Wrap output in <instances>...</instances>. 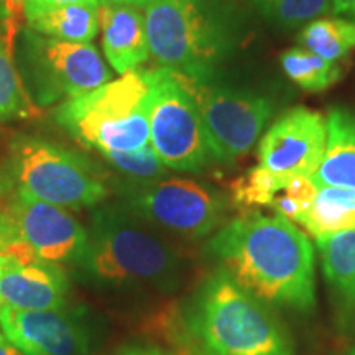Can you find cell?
Returning <instances> with one entry per match:
<instances>
[{"mask_svg": "<svg viewBox=\"0 0 355 355\" xmlns=\"http://www.w3.org/2000/svg\"><path fill=\"white\" fill-rule=\"evenodd\" d=\"M206 254L265 304L298 313L316 304L314 247L286 217L247 212L217 230Z\"/></svg>", "mask_w": 355, "mask_h": 355, "instance_id": "1", "label": "cell"}, {"mask_svg": "<svg viewBox=\"0 0 355 355\" xmlns=\"http://www.w3.org/2000/svg\"><path fill=\"white\" fill-rule=\"evenodd\" d=\"M188 355H293L290 336L263 301L216 268L181 313Z\"/></svg>", "mask_w": 355, "mask_h": 355, "instance_id": "2", "label": "cell"}, {"mask_svg": "<svg viewBox=\"0 0 355 355\" xmlns=\"http://www.w3.org/2000/svg\"><path fill=\"white\" fill-rule=\"evenodd\" d=\"M74 265L97 285H144L159 291L175 290L183 273L176 248L123 201L92 211L86 247Z\"/></svg>", "mask_w": 355, "mask_h": 355, "instance_id": "3", "label": "cell"}, {"mask_svg": "<svg viewBox=\"0 0 355 355\" xmlns=\"http://www.w3.org/2000/svg\"><path fill=\"white\" fill-rule=\"evenodd\" d=\"M150 56L191 78H212L241 46L245 21L237 0H150Z\"/></svg>", "mask_w": 355, "mask_h": 355, "instance_id": "4", "label": "cell"}, {"mask_svg": "<svg viewBox=\"0 0 355 355\" xmlns=\"http://www.w3.org/2000/svg\"><path fill=\"white\" fill-rule=\"evenodd\" d=\"M152 94V69H135L66 99L56 110V122L74 140L99 153L139 152L150 145Z\"/></svg>", "mask_w": 355, "mask_h": 355, "instance_id": "5", "label": "cell"}, {"mask_svg": "<svg viewBox=\"0 0 355 355\" xmlns=\"http://www.w3.org/2000/svg\"><path fill=\"white\" fill-rule=\"evenodd\" d=\"M8 163L17 191L64 209L94 207L109 196L104 176L87 158L42 137L13 139Z\"/></svg>", "mask_w": 355, "mask_h": 355, "instance_id": "6", "label": "cell"}, {"mask_svg": "<svg viewBox=\"0 0 355 355\" xmlns=\"http://www.w3.org/2000/svg\"><path fill=\"white\" fill-rule=\"evenodd\" d=\"M181 76L196 101L212 162L232 165L245 157L272 119L273 102L266 96L220 83L216 76Z\"/></svg>", "mask_w": 355, "mask_h": 355, "instance_id": "7", "label": "cell"}, {"mask_svg": "<svg viewBox=\"0 0 355 355\" xmlns=\"http://www.w3.org/2000/svg\"><path fill=\"white\" fill-rule=\"evenodd\" d=\"M123 202L155 229L199 241L225 224L230 201L219 189L184 178L130 183Z\"/></svg>", "mask_w": 355, "mask_h": 355, "instance_id": "8", "label": "cell"}, {"mask_svg": "<svg viewBox=\"0 0 355 355\" xmlns=\"http://www.w3.org/2000/svg\"><path fill=\"white\" fill-rule=\"evenodd\" d=\"M20 64L30 99L50 105L109 83L110 71L91 43H73L26 30L21 35Z\"/></svg>", "mask_w": 355, "mask_h": 355, "instance_id": "9", "label": "cell"}, {"mask_svg": "<svg viewBox=\"0 0 355 355\" xmlns=\"http://www.w3.org/2000/svg\"><path fill=\"white\" fill-rule=\"evenodd\" d=\"M150 145L168 170L201 171L212 162L196 101L176 71L152 69Z\"/></svg>", "mask_w": 355, "mask_h": 355, "instance_id": "10", "label": "cell"}, {"mask_svg": "<svg viewBox=\"0 0 355 355\" xmlns=\"http://www.w3.org/2000/svg\"><path fill=\"white\" fill-rule=\"evenodd\" d=\"M6 212L19 237L38 259L50 263H76L87 242V230L71 212L15 189Z\"/></svg>", "mask_w": 355, "mask_h": 355, "instance_id": "11", "label": "cell"}, {"mask_svg": "<svg viewBox=\"0 0 355 355\" xmlns=\"http://www.w3.org/2000/svg\"><path fill=\"white\" fill-rule=\"evenodd\" d=\"M327 140V122L316 110L295 107L266 130L259 166L282 176H313Z\"/></svg>", "mask_w": 355, "mask_h": 355, "instance_id": "12", "label": "cell"}, {"mask_svg": "<svg viewBox=\"0 0 355 355\" xmlns=\"http://www.w3.org/2000/svg\"><path fill=\"white\" fill-rule=\"evenodd\" d=\"M0 326L25 355H87L91 345L86 322L64 308L28 311L2 304Z\"/></svg>", "mask_w": 355, "mask_h": 355, "instance_id": "13", "label": "cell"}, {"mask_svg": "<svg viewBox=\"0 0 355 355\" xmlns=\"http://www.w3.org/2000/svg\"><path fill=\"white\" fill-rule=\"evenodd\" d=\"M69 282L63 266L38 257H0V303L19 309H61Z\"/></svg>", "mask_w": 355, "mask_h": 355, "instance_id": "14", "label": "cell"}, {"mask_svg": "<svg viewBox=\"0 0 355 355\" xmlns=\"http://www.w3.org/2000/svg\"><path fill=\"white\" fill-rule=\"evenodd\" d=\"M99 26L104 55L122 76L135 71L150 58L145 17L137 7L101 2Z\"/></svg>", "mask_w": 355, "mask_h": 355, "instance_id": "15", "label": "cell"}, {"mask_svg": "<svg viewBox=\"0 0 355 355\" xmlns=\"http://www.w3.org/2000/svg\"><path fill=\"white\" fill-rule=\"evenodd\" d=\"M326 122V148L311 180L318 186L355 189V112L334 107Z\"/></svg>", "mask_w": 355, "mask_h": 355, "instance_id": "16", "label": "cell"}, {"mask_svg": "<svg viewBox=\"0 0 355 355\" xmlns=\"http://www.w3.org/2000/svg\"><path fill=\"white\" fill-rule=\"evenodd\" d=\"M316 243L337 309L345 318H355V227L319 237Z\"/></svg>", "mask_w": 355, "mask_h": 355, "instance_id": "17", "label": "cell"}, {"mask_svg": "<svg viewBox=\"0 0 355 355\" xmlns=\"http://www.w3.org/2000/svg\"><path fill=\"white\" fill-rule=\"evenodd\" d=\"M28 30L55 40L91 43L99 32V7L71 3L25 13Z\"/></svg>", "mask_w": 355, "mask_h": 355, "instance_id": "18", "label": "cell"}, {"mask_svg": "<svg viewBox=\"0 0 355 355\" xmlns=\"http://www.w3.org/2000/svg\"><path fill=\"white\" fill-rule=\"evenodd\" d=\"M296 224H301L313 237L340 232L355 227V189L318 186V193L308 211Z\"/></svg>", "mask_w": 355, "mask_h": 355, "instance_id": "19", "label": "cell"}, {"mask_svg": "<svg viewBox=\"0 0 355 355\" xmlns=\"http://www.w3.org/2000/svg\"><path fill=\"white\" fill-rule=\"evenodd\" d=\"M298 43L327 61H339L355 48V24L347 19H316L304 25Z\"/></svg>", "mask_w": 355, "mask_h": 355, "instance_id": "20", "label": "cell"}, {"mask_svg": "<svg viewBox=\"0 0 355 355\" xmlns=\"http://www.w3.org/2000/svg\"><path fill=\"white\" fill-rule=\"evenodd\" d=\"M283 71L293 83L311 92L331 87L343 76L337 61H327L303 46L291 48L279 56Z\"/></svg>", "mask_w": 355, "mask_h": 355, "instance_id": "21", "label": "cell"}, {"mask_svg": "<svg viewBox=\"0 0 355 355\" xmlns=\"http://www.w3.org/2000/svg\"><path fill=\"white\" fill-rule=\"evenodd\" d=\"M291 176H282L257 165L243 173L230 184V202L247 212H257L260 207H270L275 194L285 186Z\"/></svg>", "mask_w": 355, "mask_h": 355, "instance_id": "22", "label": "cell"}, {"mask_svg": "<svg viewBox=\"0 0 355 355\" xmlns=\"http://www.w3.org/2000/svg\"><path fill=\"white\" fill-rule=\"evenodd\" d=\"M270 24L291 30L331 12V0H252Z\"/></svg>", "mask_w": 355, "mask_h": 355, "instance_id": "23", "label": "cell"}, {"mask_svg": "<svg viewBox=\"0 0 355 355\" xmlns=\"http://www.w3.org/2000/svg\"><path fill=\"white\" fill-rule=\"evenodd\" d=\"M33 112V101L30 99L7 48L0 43V122L25 119Z\"/></svg>", "mask_w": 355, "mask_h": 355, "instance_id": "24", "label": "cell"}, {"mask_svg": "<svg viewBox=\"0 0 355 355\" xmlns=\"http://www.w3.org/2000/svg\"><path fill=\"white\" fill-rule=\"evenodd\" d=\"M101 155L119 173L130 178V183H150L166 176L168 168L157 157L152 145L139 152H105Z\"/></svg>", "mask_w": 355, "mask_h": 355, "instance_id": "25", "label": "cell"}, {"mask_svg": "<svg viewBox=\"0 0 355 355\" xmlns=\"http://www.w3.org/2000/svg\"><path fill=\"white\" fill-rule=\"evenodd\" d=\"M318 193V184L309 176H291L285 186L275 194L272 209L278 216L296 222L303 216Z\"/></svg>", "mask_w": 355, "mask_h": 355, "instance_id": "26", "label": "cell"}, {"mask_svg": "<svg viewBox=\"0 0 355 355\" xmlns=\"http://www.w3.org/2000/svg\"><path fill=\"white\" fill-rule=\"evenodd\" d=\"M71 3H83V6H101V0H21L24 12H35L43 10V8L71 6Z\"/></svg>", "mask_w": 355, "mask_h": 355, "instance_id": "27", "label": "cell"}, {"mask_svg": "<svg viewBox=\"0 0 355 355\" xmlns=\"http://www.w3.org/2000/svg\"><path fill=\"white\" fill-rule=\"evenodd\" d=\"M13 193H15V184H13L10 173L3 171L0 168V211L7 206V202L10 201Z\"/></svg>", "mask_w": 355, "mask_h": 355, "instance_id": "28", "label": "cell"}, {"mask_svg": "<svg viewBox=\"0 0 355 355\" xmlns=\"http://www.w3.org/2000/svg\"><path fill=\"white\" fill-rule=\"evenodd\" d=\"M332 13L355 24V0H331Z\"/></svg>", "mask_w": 355, "mask_h": 355, "instance_id": "29", "label": "cell"}, {"mask_svg": "<svg viewBox=\"0 0 355 355\" xmlns=\"http://www.w3.org/2000/svg\"><path fill=\"white\" fill-rule=\"evenodd\" d=\"M117 355H163L155 347H144V345H132V347L123 349Z\"/></svg>", "mask_w": 355, "mask_h": 355, "instance_id": "30", "label": "cell"}, {"mask_svg": "<svg viewBox=\"0 0 355 355\" xmlns=\"http://www.w3.org/2000/svg\"><path fill=\"white\" fill-rule=\"evenodd\" d=\"M0 355H25L13 345L6 336H0Z\"/></svg>", "mask_w": 355, "mask_h": 355, "instance_id": "31", "label": "cell"}, {"mask_svg": "<svg viewBox=\"0 0 355 355\" xmlns=\"http://www.w3.org/2000/svg\"><path fill=\"white\" fill-rule=\"evenodd\" d=\"M10 17V0H0V33L8 25Z\"/></svg>", "mask_w": 355, "mask_h": 355, "instance_id": "32", "label": "cell"}, {"mask_svg": "<svg viewBox=\"0 0 355 355\" xmlns=\"http://www.w3.org/2000/svg\"><path fill=\"white\" fill-rule=\"evenodd\" d=\"M101 2H110V3H121V6H130V7H146L150 3V0H101Z\"/></svg>", "mask_w": 355, "mask_h": 355, "instance_id": "33", "label": "cell"}, {"mask_svg": "<svg viewBox=\"0 0 355 355\" xmlns=\"http://www.w3.org/2000/svg\"><path fill=\"white\" fill-rule=\"evenodd\" d=\"M349 355H355V349H352V350H350V352H349Z\"/></svg>", "mask_w": 355, "mask_h": 355, "instance_id": "34", "label": "cell"}, {"mask_svg": "<svg viewBox=\"0 0 355 355\" xmlns=\"http://www.w3.org/2000/svg\"><path fill=\"white\" fill-rule=\"evenodd\" d=\"M0 306H2V303H0Z\"/></svg>", "mask_w": 355, "mask_h": 355, "instance_id": "35", "label": "cell"}]
</instances>
